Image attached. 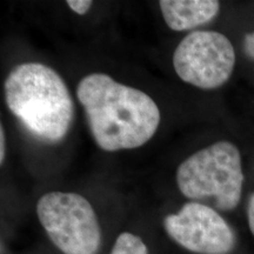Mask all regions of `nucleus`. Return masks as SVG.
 Returning a JSON list of instances; mask_svg holds the SVG:
<instances>
[{
	"label": "nucleus",
	"instance_id": "nucleus-6",
	"mask_svg": "<svg viewBox=\"0 0 254 254\" xmlns=\"http://www.w3.org/2000/svg\"><path fill=\"white\" fill-rule=\"evenodd\" d=\"M165 231L178 245L196 254H228L236 236L218 212L200 202H187L164 219Z\"/></svg>",
	"mask_w": 254,
	"mask_h": 254
},
{
	"label": "nucleus",
	"instance_id": "nucleus-11",
	"mask_svg": "<svg viewBox=\"0 0 254 254\" xmlns=\"http://www.w3.org/2000/svg\"><path fill=\"white\" fill-rule=\"evenodd\" d=\"M245 51L251 58L254 59V32L246 34L245 37Z\"/></svg>",
	"mask_w": 254,
	"mask_h": 254
},
{
	"label": "nucleus",
	"instance_id": "nucleus-2",
	"mask_svg": "<svg viewBox=\"0 0 254 254\" xmlns=\"http://www.w3.org/2000/svg\"><path fill=\"white\" fill-rule=\"evenodd\" d=\"M7 107L36 138L59 142L71 127L74 105L65 81L40 63H25L5 80Z\"/></svg>",
	"mask_w": 254,
	"mask_h": 254
},
{
	"label": "nucleus",
	"instance_id": "nucleus-3",
	"mask_svg": "<svg viewBox=\"0 0 254 254\" xmlns=\"http://www.w3.org/2000/svg\"><path fill=\"white\" fill-rule=\"evenodd\" d=\"M244 174L236 145L219 141L182 163L177 171L180 192L192 200L214 198L215 207L232 211L239 204Z\"/></svg>",
	"mask_w": 254,
	"mask_h": 254
},
{
	"label": "nucleus",
	"instance_id": "nucleus-9",
	"mask_svg": "<svg viewBox=\"0 0 254 254\" xmlns=\"http://www.w3.org/2000/svg\"><path fill=\"white\" fill-rule=\"evenodd\" d=\"M67 5L75 13L82 15L87 13L88 9L91 8L92 1H90V0H68Z\"/></svg>",
	"mask_w": 254,
	"mask_h": 254
},
{
	"label": "nucleus",
	"instance_id": "nucleus-10",
	"mask_svg": "<svg viewBox=\"0 0 254 254\" xmlns=\"http://www.w3.org/2000/svg\"><path fill=\"white\" fill-rule=\"evenodd\" d=\"M247 217H249L250 230L254 236V193L249 200V207H247Z\"/></svg>",
	"mask_w": 254,
	"mask_h": 254
},
{
	"label": "nucleus",
	"instance_id": "nucleus-1",
	"mask_svg": "<svg viewBox=\"0 0 254 254\" xmlns=\"http://www.w3.org/2000/svg\"><path fill=\"white\" fill-rule=\"evenodd\" d=\"M77 97L94 141L106 152L140 147L151 140L160 124V111L150 95L105 73L82 78Z\"/></svg>",
	"mask_w": 254,
	"mask_h": 254
},
{
	"label": "nucleus",
	"instance_id": "nucleus-7",
	"mask_svg": "<svg viewBox=\"0 0 254 254\" xmlns=\"http://www.w3.org/2000/svg\"><path fill=\"white\" fill-rule=\"evenodd\" d=\"M159 5L165 23L177 32L208 23L220 9V4L215 0H161Z\"/></svg>",
	"mask_w": 254,
	"mask_h": 254
},
{
	"label": "nucleus",
	"instance_id": "nucleus-4",
	"mask_svg": "<svg viewBox=\"0 0 254 254\" xmlns=\"http://www.w3.org/2000/svg\"><path fill=\"white\" fill-rule=\"evenodd\" d=\"M37 214L47 236L64 254H97L101 230L87 199L69 192H50L37 204Z\"/></svg>",
	"mask_w": 254,
	"mask_h": 254
},
{
	"label": "nucleus",
	"instance_id": "nucleus-5",
	"mask_svg": "<svg viewBox=\"0 0 254 254\" xmlns=\"http://www.w3.org/2000/svg\"><path fill=\"white\" fill-rule=\"evenodd\" d=\"M236 52L230 39L217 31H195L180 41L173 53L178 77L187 84L213 90L233 72Z\"/></svg>",
	"mask_w": 254,
	"mask_h": 254
},
{
	"label": "nucleus",
	"instance_id": "nucleus-8",
	"mask_svg": "<svg viewBox=\"0 0 254 254\" xmlns=\"http://www.w3.org/2000/svg\"><path fill=\"white\" fill-rule=\"evenodd\" d=\"M110 254H148V249L140 237L124 232L117 238Z\"/></svg>",
	"mask_w": 254,
	"mask_h": 254
},
{
	"label": "nucleus",
	"instance_id": "nucleus-12",
	"mask_svg": "<svg viewBox=\"0 0 254 254\" xmlns=\"http://www.w3.org/2000/svg\"><path fill=\"white\" fill-rule=\"evenodd\" d=\"M5 132H4V127L1 125V128H0V163H4V159H5V150H6V146H5Z\"/></svg>",
	"mask_w": 254,
	"mask_h": 254
}]
</instances>
